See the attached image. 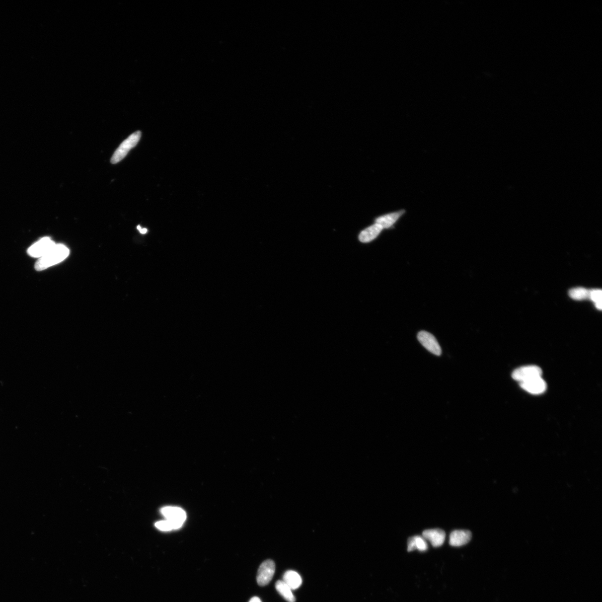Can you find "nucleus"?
Wrapping results in <instances>:
<instances>
[{"instance_id":"obj_1","label":"nucleus","mask_w":602,"mask_h":602,"mask_svg":"<svg viewBox=\"0 0 602 602\" xmlns=\"http://www.w3.org/2000/svg\"><path fill=\"white\" fill-rule=\"evenodd\" d=\"M70 254V250L65 245L56 244L54 247L39 258L36 262L35 268L38 271H43L64 261Z\"/></svg>"},{"instance_id":"obj_2","label":"nucleus","mask_w":602,"mask_h":602,"mask_svg":"<svg viewBox=\"0 0 602 602\" xmlns=\"http://www.w3.org/2000/svg\"><path fill=\"white\" fill-rule=\"evenodd\" d=\"M141 138V132L140 131H137L129 136L120 145L115 152L114 153L111 158V163L116 164L122 161L129 153L130 150L138 145Z\"/></svg>"},{"instance_id":"obj_3","label":"nucleus","mask_w":602,"mask_h":602,"mask_svg":"<svg viewBox=\"0 0 602 602\" xmlns=\"http://www.w3.org/2000/svg\"><path fill=\"white\" fill-rule=\"evenodd\" d=\"M276 571V565L272 560L264 561L258 569L257 581L260 586H266L271 581Z\"/></svg>"},{"instance_id":"obj_4","label":"nucleus","mask_w":602,"mask_h":602,"mask_svg":"<svg viewBox=\"0 0 602 602\" xmlns=\"http://www.w3.org/2000/svg\"><path fill=\"white\" fill-rule=\"evenodd\" d=\"M161 514L174 524L176 529L180 528L186 519L185 511L181 508L174 506H166L161 510Z\"/></svg>"},{"instance_id":"obj_5","label":"nucleus","mask_w":602,"mask_h":602,"mask_svg":"<svg viewBox=\"0 0 602 602\" xmlns=\"http://www.w3.org/2000/svg\"><path fill=\"white\" fill-rule=\"evenodd\" d=\"M541 375L542 370L540 367L536 366H528L516 369L513 373L512 376L515 380L521 383L531 380L533 378L540 377Z\"/></svg>"},{"instance_id":"obj_6","label":"nucleus","mask_w":602,"mask_h":602,"mask_svg":"<svg viewBox=\"0 0 602 602\" xmlns=\"http://www.w3.org/2000/svg\"><path fill=\"white\" fill-rule=\"evenodd\" d=\"M56 244L49 237H45L31 245L27 253L31 257L40 258L47 254Z\"/></svg>"},{"instance_id":"obj_7","label":"nucleus","mask_w":602,"mask_h":602,"mask_svg":"<svg viewBox=\"0 0 602 602\" xmlns=\"http://www.w3.org/2000/svg\"><path fill=\"white\" fill-rule=\"evenodd\" d=\"M417 338L424 347L432 354L437 356L442 354V349L439 342L431 333L425 331H420L418 333Z\"/></svg>"},{"instance_id":"obj_8","label":"nucleus","mask_w":602,"mask_h":602,"mask_svg":"<svg viewBox=\"0 0 602 602\" xmlns=\"http://www.w3.org/2000/svg\"><path fill=\"white\" fill-rule=\"evenodd\" d=\"M520 385L523 389L533 395L544 393L547 388L546 383L541 376L520 383Z\"/></svg>"},{"instance_id":"obj_9","label":"nucleus","mask_w":602,"mask_h":602,"mask_svg":"<svg viewBox=\"0 0 602 602\" xmlns=\"http://www.w3.org/2000/svg\"><path fill=\"white\" fill-rule=\"evenodd\" d=\"M422 535L435 548L443 545L446 539L445 532L440 528L428 529L423 532Z\"/></svg>"},{"instance_id":"obj_10","label":"nucleus","mask_w":602,"mask_h":602,"mask_svg":"<svg viewBox=\"0 0 602 602\" xmlns=\"http://www.w3.org/2000/svg\"><path fill=\"white\" fill-rule=\"evenodd\" d=\"M472 538V533L469 530H457L451 533L450 544L453 546H461L466 545Z\"/></svg>"},{"instance_id":"obj_11","label":"nucleus","mask_w":602,"mask_h":602,"mask_svg":"<svg viewBox=\"0 0 602 602\" xmlns=\"http://www.w3.org/2000/svg\"><path fill=\"white\" fill-rule=\"evenodd\" d=\"M405 212L404 210H400L398 212L385 214L384 216L377 218L376 223L380 226L383 229H389L395 224Z\"/></svg>"},{"instance_id":"obj_12","label":"nucleus","mask_w":602,"mask_h":602,"mask_svg":"<svg viewBox=\"0 0 602 602\" xmlns=\"http://www.w3.org/2000/svg\"><path fill=\"white\" fill-rule=\"evenodd\" d=\"M382 230L380 226L375 223L360 232L359 236V240L364 243L371 242L377 238Z\"/></svg>"},{"instance_id":"obj_13","label":"nucleus","mask_w":602,"mask_h":602,"mask_svg":"<svg viewBox=\"0 0 602 602\" xmlns=\"http://www.w3.org/2000/svg\"><path fill=\"white\" fill-rule=\"evenodd\" d=\"M283 581L287 584L292 590H296L302 585V579L300 574L294 571H287L283 576Z\"/></svg>"},{"instance_id":"obj_14","label":"nucleus","mask_w":602,"mask_h":602,"mask_svg":"<svg viewBox=\"0 0 602 602\" xmlns=\"http://www.w3.org/2000/svg\"><path fill=\"white\" fill-rule=\"evenodd\" d=\"M428 549L427 542L423 536H414L409 538L408 540V551L418 550L420 551H426Z\"/></svg>"},{"instance_id":"obj_15","label":"nucleus","mask_w":602,"mask_h":602,"mask_svg":"<svg viewBox=\"0 0 602 602\" xmlns=\"http://www.w3.org/2000/svg\"><path fill=\"white\" fill-rule=\"evenodd\" d=\"M276 589L279 594L288 602H295L296 598L291 588L284 581H278L276 583Z\"/></svg>"},{"instance_id":"obj_16","label":"nucleus","mask_w":602,"mask_h":602,"mask_svg":"<svg viewBox=\"0 0 602 602\" xmlns=\"http://www.w3.org/2000/svg\"><path fill=\"white\" fill-rule=\"evenodd\" d=\"M590 290L583 288V287H577L571 289L569 292V295L572 299L574 300L581 301L586 299H589Z\"/></svg>"},{"instance_id":"obj_17","label":"nucleus","mask_w":602,"mask_h":602,"mask_svg":"<svg viewBox=\"0 0 602 602\" xmlns=\"http://www.w3.org/2000/svg\"><path fill=\"white\" fill-rule=\"evenodd\" d=\"M602 294L601 290H590L589 299L595 302L597 309H602Z\"/></svg>"},{"instance_id":"obj_18","label":"nucleus","mask_w":602,"mask_h":602,"mask_svg":"<svg viewBox=\"0 0 602 602\" xmlns=\"http://www.w3.org/2000/svg\"><path fill=\"white\" fill-rule=\"evenodd\" d=\"M155 527L159 529V530L163 531H168L174 530L172 524L169 521H167V520H166V521L157 522L156 524H155Z\"/></svg>"},{"instance_id":"obj_19","label":"nucleus","mask_w":602,"mask_h":602,"mask_svg":"<svg viewBox=\"0 0 602 602\" xmlns=\"http://www.w3.org/2000/svg\"><path fill=\"white\" fill-rule=\"evenodd\" d=\"M138 230H139V231L141 234H144L147 233V232H148V229H147V228H142L140 226H138Z\"/></svg>"},{"instance_id":"obj_20","label":"nucleus","mask_w":602,"mask_h":602,"mask_svg":"<svg viewBox=\"0 0 602 602\" xmlns=\"http://www.w3.org/2000/svg\"><path fill=\"white\" fill-rule=\"evenodd\" d=\"M249 602H262L261 599L258 597H254L251 599Z\"/></svg>"}]
</instances>
